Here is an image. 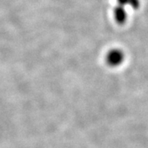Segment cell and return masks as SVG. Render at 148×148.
I'll return each mask as SVG.
<instances>
[{"mask_svg":"<svg viewBox=\"0 0 148 148\" xmlns=\"http://www.w3.org/2000/svg\"><path fill=\"white\" fill-rule=\"evenodd\" d=\"M125 54L122 50L114 49L107 53L106 60L107 64L110 66H117L123 64L125 60Z\"/></svg>","mask_w":148,"mask_h":148,"instance_id":"cell-1","label":"cell"},{"mask_svg":"<svg viewBox=\"0 0 148 148\" xmlns=\"http://www.w3.org/2000/svg\"><path fill=\"white\" fill-rule=\"evenodd\" d=\"M116 16L117 19L119 22H124L125 21V18H126V14H125V10L123 8H119L116 11Z\"/></svg>","mask_w":148,"mask_h":148,"instance_id":"cell-2","label":"cell"}]
</instances>
